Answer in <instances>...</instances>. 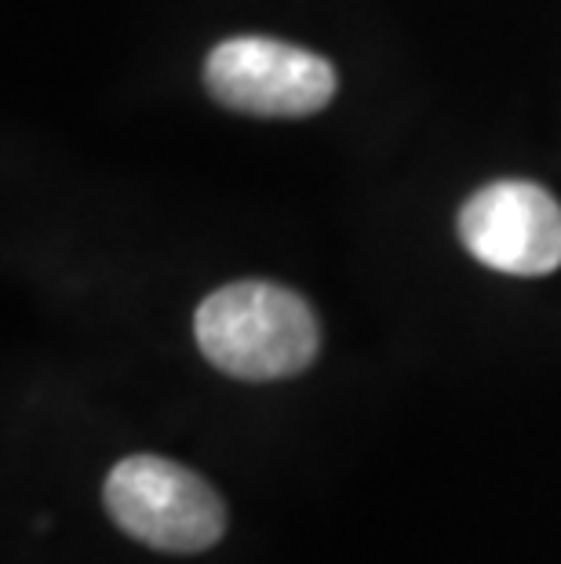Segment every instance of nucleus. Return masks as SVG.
<instances>
[{"instance_id":"nucleus-1","label":"nucleus","mask_w":561,"mask_h":564,"mask_svg":"<svg viewBox=\"0 0 561 564\" xmlns=\"http://www.w3.org/2000/svg\"><path fill=\"white\" fill-rule=\"evenodd\" d=\"M194 335L212 365L245 382L300 376L321 346L306 299L270 281H237L212 292L194 314Z\"/></svg>"},{"instance_id":"nucleus-2","label":"nucleus","mask_w":561,"mask_h":564,"mask_svg":"<svg viewBox=\"0 0 561 564\" xmlns=\"http://www.w3.org/2000/svg\"><path fill=\"white\" fill-rule=\"evenodd\" d=\"M103 502L125 535L161 554H201L226 532L219 491L161 455H128L103 485Z\"/></svg>"},{"instance_id":"nucleus-3","label":"nucleus","mask_w":561,"mask_h":564,"mask_svg":"<svg viewBox=\"0 0 561 564\" xmlns=\"http://www.w3.org/2000/svg\"><path fill=\"white\" fill-rule=\"evenodd\" d=\"M205 88L234 113L310 117L336 95V69L306 47L273 37H230L212 47Z\"/></svg>"},{"instance_id":"nucleus-4","label":"nucleus","mask_w":561,"mask_h":564,"mask_svg":"<svg viewBox=\"0 0 561 564\" xmlns=\"http://www.w3.org/2000/svg\"><path fill=\"white\" fill-rule=\"evenodd\" d=\"M460 241L477 262L515 278H543L561 267V204L525 178L482 186L460 208Z\"/></svg>"}]
</instances>
